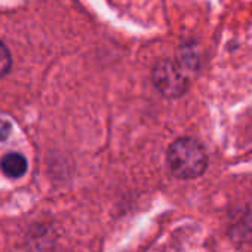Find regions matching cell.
<instances>
[{"label": "cell", "mask_w": 252, "mask_h": 252, "mask_svg": "<svg viewBox=\"0 0 252 252\" xmlns=\"http://www.w3.org/2000/svg\"><path fill=\"white\" fill-rule=\"evenodd\" d=\"M166 162L174 177L193 180L200 177L208 166L205 147L194 138H178L168 149Z\"/></svg>", "instance_id": "1"}, {"label": "cell", "mask_w": 252, "mask_h": 252, "mask_svg": "<svg viewBox=\"0 0 252 252\" xmlns=\"http://www.w3.org/2000/svg\"><path fill=\"white\" fill-rule=\"evenodd\" d=\"M155 86L168 98H178L187 89V77L178 63L162 60L153 68Z\"/></svg>", "instance_id": "2"}, {"label": "cell", "mask_w": 252, "mask_h": 252, "mask_svg": "<svg viewBox=\"0 0 252 252\" xmlns=\"http://www.w3.org/2000/svg\"><path fill=\"white\" fill-rule=\"evenodd\" d=\"M0 169L9 178H20L27 171V160L20 153H8L0 160Z\"/></svg>", "instance_id": "3"}, {"label": "cell", "mask_w": 252, "mask_h": 252, "mask_svg": "<svg viewBox=\"0 0 252 252\" xmlns=\"http://www.w3.org/2000/svg\"><path fill=\"white\" fill-rule=\"evenodd\" d=\"M12 65V57L9 49L6 48V45L0 40V77L5 76Z\"/></svg>", "instance_id": "4"}, {"label": "cell", "mask_w": 252, "mask_h": 252, "mask_svg": "<svg viewBox=\"0 0 252 252\" xmlns=\"http://www.w3.org/2000/svg\"><path fill=\"white\" fill-rule=\"evenodd\" d=\"M12 131V125L6 120H0V141H5Z\"/></svg>", "instance_id": "5"}]
</instances>
